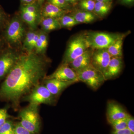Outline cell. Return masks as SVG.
Instances as JSON below:
<instances>
[{"instance_id":"obj_1","label":"cell","mask_w":134,"mask_h":134,"mask_svg":"<svg viewBox=\"0 0 134 134\" xmlns=\"http://www.w3.org/2000/svg\"><path fill=\"white\" fill-rule=\"evenodd\" d=\"M48 60L33 52L19 55L0 87V99L10 102L16 110L22 98L45 77Z\"/></svg>"},{"instance_id":"obj_2","label":"cell","mask_w":134,"mask_h":134,"mask_svg":"<svg viewBox=\"0 0 134 134\" xmlns=\"http://www.w3.org/2000/svg\"><path fill=\"white\" fill-rule=\"evenodd\" d=\"M124 34L106 32L90 31L84 32L89 47L93 50L107 49Z\"/></svg>"},{"instance_id":"obj_3","label":"cell","mask_w":134,"mask_h":134,"mask_svg":"<svg viewBox=\"0 0 134 134\" xmlns=\"http://www.w3.org/2000/svg\"><path fill=\"white\" fill-rule=\"evenodd\" d=\"M22 98L29 102V104L38 106L41 104L54 105L58 97L53 95L44 84H39Z\"/></svg>"},{"instance_id":"obj_4","label":"cell","mask_w":134,"mask_h":134,"mask_svg":"<svg viewBox=\"0 0 134 134\" xmlns=\"http://www.w3.org/2000/svg\"><path fill=\"white\" fill-rule=\"evenodd\" d=\"M89 48L84 32L74 36L68 43L62 63L69 64Z\"/></svg>"},{"instance_id":"obj_5","label":"cell","mask_w":134,"mask_h":134,"mask_svg":"<svg viewBox=\"0 0 134 134\" xmlns=\"http://www.w3.org/2000/svg\"><path fill=\"white\" fill-rule=\"evenodd\" d=\"M19 123L24 127L34 134L38 133L40 127L38 106L29 104L19 113Z\"/></svg>"},{"instance_id":"obj_6","label":"cell","mask_w":134,"mask_h":134,"mask_svg":"<svg viewBox=\"0 0 134 134\" xmlns=\"http://www.w3.org/2000/svg\"><path fill=\"white\" fill-rule=\"evenodd\" d=\"M25 32L23 20L18 17H14L8 23L5 30V39L11 45L19 46L24 40Z\"/></svg>"},{"instance_id":"obj_7","label":"cell","mask_w":134,"mask_h":134,"mask_svg":"<svg viewBox=\"0 0 134 134\" xmlns=\"http://www.w3.org/2000/svg\"><path fill=\"white\" fill-rule=\"evenodd\" d=\"M76 72L79 82L85 83L93 91L97 90L105 81L103 73L91 64Z\"/></svg>"},{"instance_id":"obj_8","label":"cell","mask_w":134,"mask_h":134,"mask_svg":"<svg viewBox=\"0 0 134 134\" xmlns=\"http://www.w3.org/2000/svg\"><path fill=\"white\" fill-rule=\"evenodd\" d=\"M19 55L11 50L5 51L0 55V81L6 77L10 72Z\"/></svg>"},{"instance_id":"obj_9","label":"cell","mask_w":134,"mask_h":134,"mask_svg":"<svg viewBox=\"0 0 134 134\" xmlns=\"http://www.w3.org/2000/svg\"><path fill=\"white\" fill-rule=\"evenodd\" d=\"M44 78H55L65 81L79 82L76 72L70 67L68 64H62L53 74L45 76Z\"/></svg>"},{"instance_id":"obj_10","label":"cell","mask_w":134,"mask_h":134,"mask_svg":"<svg viewBox=\"0 0 134 134\" xmlns=\"http://www.w3.org/2000/svg\"><path fill=\"white\" fill-rule=\"evenodd\" d=\"M111 58L107 49L93 50L91 57V65L103 74Z\"/></svg>"},{"instance_id":"obj_11","label":"cell","mask_w":134,"mask_h":134,"mask_svg":"<svg viewBox=\"0 0 134 134\" xmlns=\"http://www.w3.org/2000/svg\"><path fill=\"white\" fill-rule=\"evenodd\" d=\"M123 65L122 57L111 58L103 74L105 81L115 79L119 76L122 71Z\"/></svg>"},{"instance_id":"obj_12","label":"cell","mask_w":134,"mask_h":134,"mask_svg":"<svg viewBox=\"0 0 134 134\" xmlns=\"http://www.w3.org/2000/svg\"><path fill=\"white\" fill-rule=\"evenodd\" d=\"M75 83V82L65 81L55 78H44L43 84L53 95L58 97L65 89Z\"/></svg>"},{"instance_id":"obj_13","label":"cell","mask_w":134,"mask_h":134,"mask_svg":"<svg viewBox=\"0 0 134 134\" xmlns=\"http://www.w3.org/2000/svg\"><path fill=\"white\" fill-rule=\"evenodd\" d=\"M128 114L121 105L115 101H109L108 102L107 117L108 122L125 119Z\"/></svg>"},{"instance_id":"obj_14","label":"cell","mask_w":134,"mask_h":134,"mask_svg":"<svg viewBox=\"0 0 134 134\" xmlns=\"http://www.w3.org/2000/svg\"><path fill=\"white\" fill-rule=\"evenodd\" d=\"M93 50L89 48L81 55L73 60L68 64L76 72L86 68L91 64L92 55Z\"/></svg>"},{"instance_id":"obj_15","label":"cell","mask_w":134,"mask_h":134,"mask_svg":"<svg viewBox=\"0 0 134 134\" xmlns=\"http://www.w3.org/2000/svg\"><path fill=\"white\" fill-rule=\"evenodd\" d=\"M66 10L62 9L48 3L45 5L41 12L43 17L53 18L59 19L66 15Z\"/></svg>"},{"instance_id":"obj_16","label":"cell","mask_w":134,"mask_h":134,"mask_svg":"<svg viewBox=\"0 0 134 134\" xmlns=\"http://www.w3.org/2000/svg\"><path fill=\"white\" fill-rule=\"evenodd\" d=\"M39 31L31 30L25 34L23 40V48L27 52H33L38 38Z\"/></svg>"},{"instance_id":"obj_17","label":"cell","mask_w":134,"mask_h":134,"mask_svg":"<svg viewBox=\"0 0 134 134\" xmlns=\"http://www.w3.org/2000/svg\"><path fill=\"white\" fill-rule=\"evenodd\" d=\"M71 15L79 24L91 23L96 21L98 18L94 13L83 10L76 11Z\"/></svg>"},{"instance_id":"obj_18","label":"cell","mask_w":134,"mask_h":134,"mask_svg":"<svg viewBox=\"0 0 134 134\" xmlns=\"http://www.w3.org/2000/svg\"><path fill=\"white\" fill-rule=\"evenodd\" d=\"M40 24L43 31L46 32L61 28L58 19L53 18L43 17L40 20Z\"/></svg>"},{"instance_id":"obj_19","label":"cell","mask_w":134,"mask_h":134,"mask_svg":"<svg viewBox=\"0 0 134 134\" xmlns=\"http://www.w3.org/2000/svg\"><path fill=\"white\" fill-rule=\"evenodd\" d=\"M126 36L127 34H125L107 48V51L111 58L122 57V45L124 38Z\"/></svg>"},{"instance_id":"obj_20","label":"cell","mask_w":134,"mask_h":134,"mask_svg":"<svg viewBox=\"0 0 134 134\" xmlns=\"http://www.w3.org/2000/svg\"><path fill=\"white\" fill-rule=\"evenodd\" d=\"M112 2H96L93 11L96 15L99 17L105 16L110 12L112 8Z\"/></svg>"},{"instance_id":"obj_21","label":"cell","mask_w":134,"mask_h":134,"mask_svg":"<svg viewBox=\"0 0 134 134\" xmlns=\"http://www.w3.org/2000/svg\"><path fill=\"white\" fill-rule=\"evenodd\" d=\"M21 19L31 27V30H34L37 27L39 20L38 16L31 14L23 9H21Z\"/></svg>"},{"instance_id":"obj_22","label":"cell","mask_w":134,"mask_h":134,"mask_svg":"<svg viewBox=\"0 0 134 134\" xmlns=\"http://www.w3.org/2000/svg\"><path fill=\"white\" fill-rule=\"evenodd\" d=\"M61 28L70 29L79 24L72 15H64L58 19Z\"/></svg>"},{"instance_id":"obj_23","label":"cell","mask_w":134,"mask_h":134,"mask_svg":"<svg viewBox=\"0 0 134 134\" xmlns=\"http://www.w3.org/2000/svg\"><path fill=\"white\" fill-rule=\"evenodd\" d=\"M14 126L12 121L7 120L0 127V134H14Z\"/></svg>"},{"instance_id":"obj_24","label":"cell","mask_w":134,"mask_h":134,"mask_svg":"<svg viewBox=\"0 0 134 134\" xmlns=\"http://www.w3.org/2000/svg\"><path fill=\"white\" fill-rule=\"evenodd\" d=\"M96 2L93 0H81L79 6L82 10L92 12L93 11Z\"/></svg>"},{"instance_id":"obj_25","label":"cell","mask_w":134,"mask_h":134,"mask_svg":"<svg viewBox=\"0 0 134 134\" xmlns=\"http://www.w3.org/2000/svg\"><path fill=\"white\" fill-rule=\"evenodd\" d=\"M109 123L114 130H121L127 128V123L125 119L113 121Z\"/></svg>"},{"instance_id":"obj_26","label":"cell","mask_w":134,"mask_h":134,"mask_svg":"<svg viewBox=\"0 0 134 134\" xmlns=\"http://www.w3.org/2000/svg\"><path fill=\"white\" fill-rule=\"evenodd\" d=\"M48 3L55 5L56 7L62 9H66L69 6V4L65 0H48Z\"/></svg>"},{"instance_id":"obj_27","label":"cell","mask_w":134,"mask_h":134,"mask_svg":"<svg viewBox=\"0 0 134 134\" xmlns=\"http://www.w3.org/2000/svg\"><path fill=\"white\" fill-rule=\"evenodd\" d=\"M21 9H23L26 12L38 16V8L36 5L33 3L26 5L22 8Z\"/></svg>"},{"instance_id":"obj_28","label":"cell","mask_w":134,"mask_h":134,"mask_svg":"<svg viewBox=\"0 0 134 134\" xmlns=\"http://www.w3.org/2000/svg\"><path fill=\"white\" fill-rule=\"evenodd\" d=\"M10 117L6 108H0V127L2 126Z\"/></svg>"},{"instance_id":"obj_29","label":"cell","mask_w":134,"mask_h":134,"mask_svg":"<svg viewBox=\"0 0 134 134\" xmlns=\"http://www.w3.org/2000/svg\"><path fill=\"white\" fill-rule=\"evenodd\" d=\"M14 134H34L24 127L20 123H18L14 126Z\"/></svg>"},{"instance_id":"obj_30","label":"cell","mask_w":134,"mask_h":134,"mask_svg":"<svg viewBox=\"0 0 134 134\" xmlns=\"http://www.w3.org/2000/svg\"><path fill=\"white\" fill-rule=\"evenodd\" d=\"M39 38L41 40L44 48L46 50L48 45V37L47 34L43 31H39Z\"/></svg>"},{"instance_id":"obj_31","label":"cell","mask_w":134,"mask_h":134,"mask_svg":"<svg viewBox=\"0 0 134 134\" xmlns=\"http://www.w3.org/2000/svg\"><path fill=\"white\" fill-rule=\"evenodd\" d=\"M127 125V128L128 129L134 133V119L132 115L129 114L125 118Z\"/></svg>"},{"instance_id":"obj_32","label":"cell","mask_w":134,"mask_h":134,"mask_svg":"<svg viewBox=\"0 0 134 134\" xmlns=\"http://www.w3.org/2000/svg\"><path fill=\"white\" fill-rule=\"evenodd\" d=\"M111 134H134L132 133L128 129L126 128L125 129L119 130H114L112 132Z\"/></svg>"},{"instance_id":"obj_33","label":"cell","mask_w":134,"mask_h":134,"mask_svg":"<svg viewBox=\"0 0 134 134\" xmlns=\"http://www.w3.org/2000/svg\"><path fill=\"white\" fill-rule=\"evenodd\" d=\"M6 18L5 13L0 8V28L4 24L6 20Z\"/></svg>"},{"instance_id":"obj_34","label":"cell","mask_w":134,"mask_h":134,"mask_svg":"<svg viewBox=\"0 0 134 134\" xmlns=\"http://www.w3.org/2000/svg\"><path fill=\"white\" fill-rule=\"evenodd\" d=\"M21 1L23 3L25 4L28 5V4L32 3L34 0H21Z\"/></svg>"},{"instance_id":"obj_35","label":"cell","mask_w":134,"mask_h":134,"mask_svg":"<svg viewBox=\"0 0 134 134\" xmlns=\"http://www.w3.org/2000/svg\"><path fill=\"white\" fill-rule=\"evenodd\" d=\"M65 1L68 4L69 3L73 4V3H75L79 1H81V0H65Z\"/></svg>"},{"instance_id":"obj_36","label":"cell","mask_w":134,"mask_h":134,"mask_svg":"<svg viewBox=\"0 0 134 134\" xmlns=\"http://www.w3.org/2000/svg\"><path fill=\"white\" fill-rule=\"evenodd\" d=\"M96 2H112V0H96Z\"/></svg>"},{"instance_id":"obj_37","label":"cell","mask_w":134,"mask_h":134,"mask_svg":"<svg viewBox=\"0 0 134 134\" xmlns=\"http://www.w3.org/2000/svg\"><path fill=\"white\" fill-rule=\"evenodd\" d=\"M129 0H121L122 2L125 4H128Z\"/></svg>"},{"instance_id":"obj_38","label":"cell","mask_w":134,"mask_h":134,"mask_svg":"<svg viewBox=\"0 0 134 134\" xmlns=\"http://www.w3.org/2000/svg\"><path fill=\"white\" fill-rule=\"evenodd\" d=\"M134 1V0H129L128 4H130V3H132Z\"/></svg>"},{"instance_id":"obj_39","label":"cell","mask_w":134,"mask_h":134,"mask_svg":"<svg viewBox=\"0 0 134 134\" xmlns=\"http://www.w3.org/2000/svg\"><path fill=\"white\" fill-rule=\"evenodd\" d=\"M44 1V0H38L39 3H41Z\"/></svg>"},{"instance_id":"obj_40","label":"cell","mask_w":134,"mask_h":134,"mask_svg":"<svg viewBox=\"0 0 134 134\" xmlns=\"http://www.w3.org/2000/svg\"><path fill=\"white\" fill-rule=\"evenodd\" d=\"M2 45V43L1 41L0 40V49L1 48Z\"/></svg>"}]
</instances>
